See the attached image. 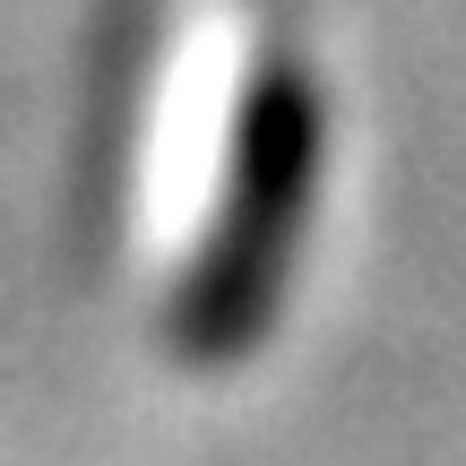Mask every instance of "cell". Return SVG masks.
I'll list each match as a JSON object with an SVG mask.
<instances>
[{
	"mask_svg": "<svg viewBox=\"0 0 466 466\" xmlns=\"http://www.w3.org/2000/svg\"><path fill=\"white\" fill-rule=\"evenodd\" d=\"M302 165H311V104L285 69H268L250 86V113H242V147L225 165L217 190V233H208L199 268L182 285V337L190 346H233V337L259 319L268 277L285 259V233H294L302 208Z\"/></svg>",
	"mask_w": 466,
	"mask_h": 466,
	"instance_id": "obj_1",
	"label": "cell"
}]
</instances>
